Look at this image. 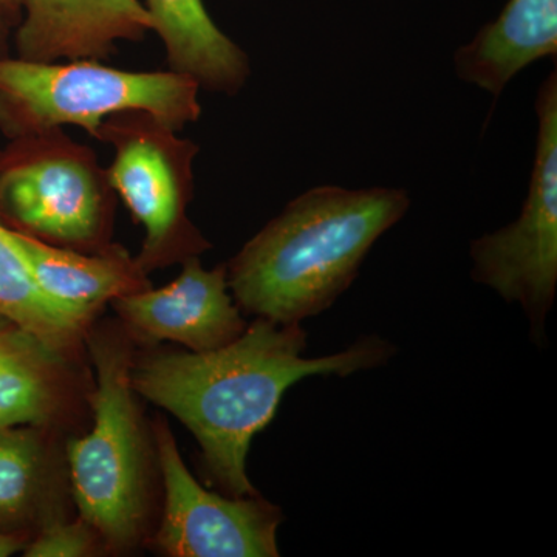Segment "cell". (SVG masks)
<instances>
[{
    "label": "cell",
    "instance_id": "obj_1",
    "mask_svg": "<svg viewBox=\"0 0 557 557\" xmlns=\"http://www.w3.org/2000/svg\"><path fill=\"white\" fill-rule=\"evenodd\" d=\"M306 348L300 324L256 318L239 338L218 350L134 359L132 387L193 432L209 478L226 496H258L247 474L249 445L276 416L285 392L309 376L346 379L381 368L397 351L379 335L361 336L330 357H302Z\"/></svg>",
    "mask_w": 557,
    "mask_h": 557
},
{
    "label": "cell",
    "instance_id": "obj_2",
    "mask_svg": "<svg viewBox=\"0 0 557 557\" xmlns=\"http://www.w3.org/2000/svg\"><path fill=\"white\" fill-rule=\"evenodd\" d=\"M412 205L408 190L314 186L289 201L226 265L245 313L300 324L329 310L357 281L370 249Z\"/></svg>",
    "mask_w": 557,
    "mask_h": 557
},
{
    "label": "cell",
    "instance_id": "obj_3",
    "mask_svg": "<svg viewBox=\"0 0 557 557\" xmlns=\"http://www.w3.org/2000/svg\"><path fill=\"white\" fill-rule=\"evenodd\" d=\"M200 86L172 72H131L97 60L36 62L0 57V129L10 138L78 126L141 110L182 131L201 116Z\"/></svg>",
    "mask_w": 557,
    "mask_h": 557
},
{
    "label": "cell",
    "instance_id": "obj_4",
    "mask_svg": "<svg viewBox=\"0 0 557 557\" xmlns=\"http://www.w3.org/2000/svg\"><path fill=\"white\" fill-rule=\"evenodd\" d=\"M97 369L94 428L69 443L67 460L81 519L110 548L138 541L148 507V450L131 370L129 344L100 333L89 341Z\"/></svg>",
    "mask_w": 557,
    "mask_h": 557
},
{
    "label": "cell",
    "instance_id": "obj_5",
    "mask_svg": "<svg viewBox=\"0 0 557 557\" xmlns=\"http://www.w3.org/2000/svg\"><path fill=\"white\" fill-rule=\"evenodd\" d=\"M115 190L97 153L64 129L14 139L0 156V219L57 247H109Z\"/></svg>",
    "mask_w": 557,
    "mask_h": 557
},
{
    "label": "cell",
    "instance_id": "obj_6",
    "mask_svg": "<svg viewBox=\"0 0 557 557\" xmlns=\"http://www.w3.org/2000/svg\"><path fill=\"white\" fill-rule=\"evenodd\" d=\"M178 132L152 113L126 110L102 121L94 137L112 148L110 185L146 231L135 258L146 274L211 247L188 214L200 149Z\"/></svg>",
    "mask_w": 557,
    "mask_h": 557
},
{
    "label": "cell",
    "instance_id": "obj_7",
    "mask_svg": "<svg viewBox=\"0 0 557 557\" xmlns=\"http://www.w3.org/2000/svg\"><path fill=\"white\" fill-rule=\"evenodd\" d=\"M537 135L530 185L519 218L471 242V276L518 304L537 346L557 292V73L536 95Z\"/></svg>",
    "mask_w": 557,
    "mask_h": 557
},
{
    "label": "cell",
    "instance_id": "obj_8",
    "mask_svg": "<svg viewBox=\"0 0 557 557\" xmlns=\"http://www.w3.org/2000/svg\"><path fill=\"white\" fill-rule=\"evenodd\" d=\"M164 483L157 547L172 557H276L281 508L258 496L212 493L193 478L166 424L156 426Z\"/></svg>",
    "mask_w": 557,
    "mask_h": 557
},
{
    "label": "cell",
    "instance_id": "obj_9",
    "mask_svg": "<svg viewBox=\"0 0 557 557\" xmlns=\"http://www.w3.org/2000/svg\"><path fill=\"white\" fill-rule=\"evenodd\" d=\"M182 265L166 287L123 296L113 300V309L134 335L149 343L172 341L189 351L228 346L248 324L231 295L226 265L207 270L199 258Z\"/></svg>",
    "mask_w": 557,
    "mask_h": 557
},
{
    "label": "cell",
    "instance_id": "obj_10",
    "mask_svg": "<svg viewBox=\"0 0 557 557\" xmlns=\"http://www.w3.org/2000/svg\"><path fill=\"white\" fill-rule=\"evenodd\" d=\"M17 58L108 60L123 40L141 42L153 21L141 0H22Z\"/></svg>",
    "mask_w": 557,
    "mask_h": 557
},
{
    "label": "cell",
    "instance_id": "obj_11",
    "mask_svg": "<svg viewBox=\"0 0 557 557\" xmlns=\"http://www.w3.org/2000/svg\"><path fill=\"white\" fill-rule=\"evenodd\" d=\"M36 285L50 302L90 322L104 304L150 287L148 274L120 245L78 251L10 228Z\"/></svg>",
    "mask_w": 557,
    "mask_h": 557
},
{
    "label": "cell",
    "instance_id": "obj_12",
    "mask_svg": "<svg viewBox=\"0 0 557 557\" xmlns=\"http://www.w3.org/2000/svg\"><path fill=\"white\" fill-rule=\"evenodd\" d=\"M557 57V0H508L453 54L457 78L500 97L522 70Z\"/></svg>",
    "mask_w": 557,
    "mask_h": 557
},
{
    "label": "cell",
    "instance_id": "obj_13",
    "mask_svg": "<svg viewBox=\"0 0 557 557\" xmlns=\"http://www.w3.org/2000/svg\"><path fill=\"white\" fill-rule=\"evenodd\" d=\"M172 72L209 94L234 97L247 86V51L215 24L203 0H145Z\"/></svg>",
    "mask_w": 557,
    "mask_h": 557
},
{
    "label": "cell",
    "instance_id": "obj_14",
    "mask_svg": "<svg viewBox=\"0 0 557 557\" xmlns=\"http://www.w3.org/2000/svg\"><path fill=\"white\" fill-rule=\"evenodd\" d=\"M65 354L0 317V426L51 424L70 395Z\"/></svg>",
    "mask_w": 557,
    "mask_h": 557
},
{
    "label": "cell",
    "instance_id": "obj_15",
    "mask_svg": "<svg viewBox=\"0 0 557 557\" xmlns=\"http://www.w3.org/2000/svg\"><path fill=\"white\" fill-rule=\"evenodd\" d=\"M0 317L67 354L83 338L89 322L73 317L42 295L27 262L0 219Z\"/></svg>",
    "mask_w": 557,
    "mask_h": 557
},
{
    "label": "cell",
    "instance_id": "obj_16",
    "mask_svg": "<svg viewBox=\"0 0 557 557\" xmlns=\"http://www.w3.org/2000/svg\"><path fill=\"white\" fill-rule=\"evenodd\" d=\"M49 478L38 426H0V528L35 518Z\"/></svg>",
    "mask_w": 557,
    "mask_h": 557
},
{
    "label": "cell",
    "instance_id": "obj_17",
    "mask_svg": "<svg viewBox=\"0 0 557 557\" xmlns=\"http://www.w3.org/2000/svg\"><path fill=\"white\" fill-rule=\"evenodd\" d=\"M98 536L94 528L81 519L76 522H62L49 519L35 541L25 545L27 557H83L97 552Z\"/></svg>",
    "mask_w": 557,
    "mask_h": 557
},
{
    "label": "cell",
    "instance_id": "obj_18",
    "mask_svg": "<svg viewBox=\"0 0 557 557\" xmlns=\"http://www.w3.org/2000/svg\"><path fill=\"white\" fill-rule=\"evenodd\" d=\"M25 548L24 539L0 531V557H9Z\"/></svg>",
    "mask_w": 557,
    "mask_h": 557
},
{
    "label": "cell",
    "instance_id": "obj_19",
    "mask_svg": "<svg viewBox=\"0 0 557 557\" xmlns=\"http://www.w3.org/2000/svg\"><path fill=\"white\" fill-rule=\"evenodd\" d=\"M16 20H21L20 14L10 13V11L0 9V46H2L7 33H9V28Z\"/></svg>",
    "mask_w": 557,
    "mask_h": 557
},
{
    "label": "cell",
    "instance_id": "obj_20",
    "mask_svg": "<svg viewBox=\"0 0 557 557\" xmlns=\"http://www.w3.org/2000/svg\"><path fill=\"white\" fill-rule=\"evenodd\" d=\"M0 9L10 11V13L21 14L22 0H0Z\"/></svg>",
    "mask_w": 557,
    "mask_h": 557
}]
</instances>
